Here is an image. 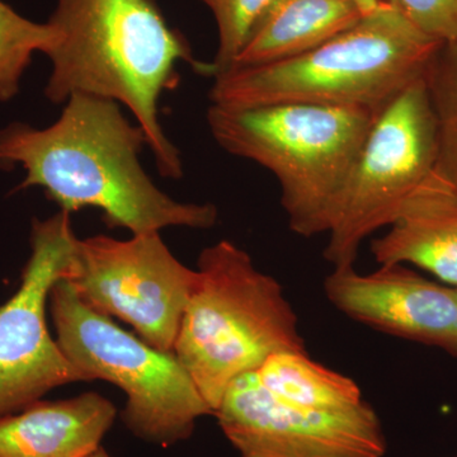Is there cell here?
Listing matches in <instances>:
<instances>
[{
  "label": "cell",
  "mask_w": 457,
  "mask_h": 457,
  "mask_svg": "<svg viewBox=\"0 0 457 457\" xmlns=\"http://www.w3.org/2000/svg\"><path fill=\"white\" fill-rule=\"evenodd\" d=\"M112 99L73 95L49 128L23 122L0 130V168L26 171L16 191L41 187L68 213L95 207L110 228L132 236L162 228H212V204L179 203L156 187L140 162L146 137Z\"/></svg>",
  "instance_id": "cell-1"
},
{
  "label": "cell",
  "mask_w": 457,
  "mask_h": 457,
  "mask_svg": "<svg viewBox=\"0 0 457 457\" xmlns=\"http://www.w3.org/2000/svg\"><path fill=\"white\" fill-rule=\"evenodd\" d=\"M47 22L60 33L46 54L53 68L45 96L51 104L89 95L122 104L145 134L159 173L182 179V156L165 135L158 104L179 86V64L212 77V62L194 56L154 0H56Z\"/></svg>",
  "instance_id": "cell-2"
},
{
  "label": "cell",
  "mask_w": 457,
  "mask_h": 457,
  "mask_svg": "<svg viewBox=\"0 0 457 457\" xmlns=\"http://www.w3.org/2000/svg\"><path fill=\"white\" fill-rule=\"evenodd\" d=\"M441 44L393 5L303 55L215 75L210 99L224 108L306 104L378 111L425 77Z\"/></svg>",
  "instance_id": "cell-3"
},
{
  "label": "cell",
  "mask_w": 457,
  "mask_h": 457,
  "mask_svg": "<svg viewBox=\"0 0 457 457\" xmlns=\"http://www.w3.org/2000/svg\"><path fill=\"white\" fill-rule=\"evenodd\" d=\"M282 351L306 348L278 279L228 240L204 248L173 352L212 414L228 385Z\"/></svg>",
  "instance_id": "cell-4"
},
{
  "label": "cell",
  "mask_w": 457,
  "mask_h": 457,
  "mask_svg": "<svg viewBox=\"0 0 457 457\" xmlns=\"http://www.w3.org/2000/svg\"><path fill=\"white\" fill-rule=\"evenodd\" d=\"M378 111L306 104H212L207 125L225 152L254 162L276 177L291 230L308 237L328 233L343 186Z\"/></svg>",
  "instance_id": "cell-5"
},
{
  "label": "cell",
  "mask_w": 457,
  "mask_h": 457,
  "mask_svg": "<svg viewBox=\"0 0 457 457\" xmlns=\"http://www.w3.org/2000/svg\"><path fill=\"white\" fill-rule=\"evenodd\" d=\"M56 341L88 380H106L128 396L121 420L141 440L173 446L187 440L198 418L212 414L174 352L153 347L93 311L65 279L49 296Z\"/></svg>",
  "instance_id": "cell-6"
},
{
  "label": "cell",
  "mask_w": 457,
  "mask_h": 457,
  "mask_svg": "<svg viewBox=\"0 0 457 457\" xmlns=\"http://www.w3.org/2000/svg\"><path fill=\"white\" fill-rule=\"evenodd\" d=\"M437 162V123L423 77L378 111L337 201L324 258L353 266L363 240L398 218Z\"/></svg>",
  "instance_id": "cell-7"
},
{
  "label": "cell",
  "mask_w": 457,
  "mask_h": 457,
  "mask_svg": "<svg viewBox=\"0 0 457 457\" xmlns=\"http://www.w3.org/2000/svg\"><path fill=\"white\" fill-rule=\"evenodd\" d=\"M93 311L130 324L153 347L173 352L196 270L180 263L159 233L78 239L62 278Z\"/></svg>",
  "instance_id": "cell-8"
},
{
  "label": "cell",
  "mask_w": 457,
  "mask_h": 457,
  "mask_svg": "<svg viewBox=\"0 0 457 457\" xmlns=\"http://www.w3.org/2000/svg\"><path fill=\"white\" fill-rule=\"evenodd\" d=\"M71 213L35 220L31 255L13 296L0 305V418L22 411L62 385L89 381L50 336L46 303L73 260Z\"/></svg>",
  "instance_id": "cell-9"
},
{
  "label": "cell",
  "mask_w": 457,
  "mask_h": 457,
  "mask_svg": "<svg viewBox=\"0 0 457 457\" xmlns=\"http://www.w3.org/2000/svg\"><path fill=\"white\" fill-rule=\"evenodd\" d=\"M240 457H383L386 438L369 403L319 411L282 402L257 372L237 378L213 411Z\"/></svg>",
  "instance_id": "cell-10"
},
{
  "label": "cell",
  "mask_w": 457,
  "mask_h": 457,
  "mask_svg": "<svg viewBox=\"0 0 457 457\" xmlns=\"http://www.w3.org/2000/svg\"><path fill=\"white\" fill-rule=\"evenodd\" d=\"M324 290L347 317L457 357L456 287L436 284L394 264L366 275L353 266L335 267Z\"/></svg>",
  "instance_id": "cell-11"
},
{
  "label": "cell",
  "mask_w": 457,
  "mask_h": 457,
  "mask_svg": "<svg viewBox=\"0 0 457 457\" xmlns=\"http://www.w3.org/2000/svg\"><path fill=\"white\" fill-rule=\"evenodd\" d=\"M387 228L371 245L380 266L414 264L457 288V187L438 168Z\"/></svg>",
  "instance_id": "cell-12"
},
{
  "label": "cell",
  "mask_w": 457,
  "mask_h": 457,
  "mask_svg": "<svg viewBox=\"0 0 457 457\" xmlns=\"http://www.w3.org/2000/svg\"><path fill=\"white\" fill-rule=\"evenodd\" d=\"M113 403L97 393L38 400L0 418V457H86L116 420Z\"/></svg>",
  "instance_id": "cell-13"
},
{
  "label": "cell",
  "mask_w": 457,
  "mask_h": 457,
  "mask_svg": "<svg viewBox=\"0 0 457 457\" xmlns=\"http://www.w3.org/2000/svg\"><path fill=\"white\" fill-rule=\"evenodd\" d=\"M363 17L356 0H273L228 69L303 55Z\"/></svg>",
  "instance_id": "cell-14"
},
{
  "label": "cell",
  "mask_w": 457,
  "mask_h": 457,
  "mask_svg": "<svg viewBox=\"0 0 457 457\" xmlns=\"http://www.w3.org/2000/svg\"><path fill=\"white\" fill-rule=\"evenodd\" d=\"M255 372L273 396L299 407L345 411L365 402L356 381L315 362L306 351L278 352Z\"/></svg>",
  "instance_id": "cell-15"
},
{
  "label": "cell",
  "mask_w": 457,
  "mask_h": 457,
  "mask_svg": "<svg viewBox=\"0 0 457 457\" xmlns=\"http://www.w3.org/2000/svg\"><path fill=\"white\" fill-rule=\"evenodd\" d=\"M59 38L49 22H33L0 0V102L16 97L33 55H46Z\"/></svg>",
  "instance_id": "cell-16"
},
{
  "label": "cell",
  "mask_w": 457,
  "mask_h": 457,
  "mask_svg": "<svg viewBox=\"0 0 457 457\" xmlns=\"http://www.w3.org/2000/svg\"><path fill=\"white\" fill-rule=\"evenodd\" d=\"M425 80L437 123V168L457 187V40L441 44Z\"/></svg>",
  "instance_id": "cell-17"
},
{
  "label": "cell",
  "mask_w": 457,
  "mask_h": 457,
  "mask_svg": "<svg viewBox=\"0 0 457 457\" xmlns=\"http://www.w3.org/2000/svg\"><path fill=\"white\" fill-rule=\"evenodd\" d=\"M212 11L218 26L219 45L212 62V78L228 71L243 49L252 29L273 0H200Z\"/></svg>",
  "instance_id": "cell-18"
},
{
  "label": "cell",
  "mask_w": 457,
  "mask_h": 457,
  "mask_svg": "<svg viewBox=\"0 0 457 457\" xmlns=\"http://www.w3.org/2000/svg\"><path fill=\"white\" fill-rule=\"evenodd\" d=\"M395 5L433 40H457V0H395Z\"/></svg>",
  "instance_id": "cell-19"
},
{
  "label": "cell",
  "mask_w": 457,
  "mask_h": 457,
  "mask_svg": "<svg viewBox=\"0 0 457 457\" xmlns=\"http://www.w3.org/2000/svg\"><path fill=\"white\" fill-rule=\"evenodd\" d=\"M356 3L360 5L361 11L365 16L395 5V0H356Z\"/></svg>",
  "instance_id": "cell-20"
},
{
  "label": "cell",
  "mask_w": 457,
  "mask_h": 457,
  "mask_svg": "<svg viewBox=\"0 0 457 457\" xmlns=\"http://www.w3.org/2000/svg\"><path fill=\"white\" fill-rule=\"evenodd\" d=\"M86 457H111L108 455L107 451L104 449V447L99 446L97 450L93 451L92 453H89L88 456Z\"/></svg>",
  "instance_id": "cell-21"
},
{
  "label": "cell",
  "mask_w": 457,
  "mask_h": 457,
  "mask_svg": "<svg viewBox=\"0 0 457 457\" xmlns=\"http://www.w3.org/2000/svg\"><path fill=\"white\" fill-rule=\"evenodd\" d=\"M456 290H457V288H456Z\"/></svg>",
  "instance_id": "cell-22"
}]
</instances>
